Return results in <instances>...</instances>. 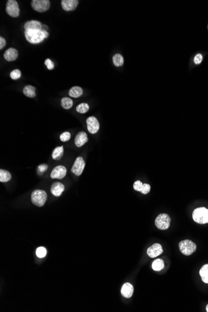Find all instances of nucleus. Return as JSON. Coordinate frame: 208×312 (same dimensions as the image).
Returning a JSON list of instances; mask_svg holds the SVG:
<instances>
[{"label":"nucleus","mask_w":208,"mask_h":312,"mask_svg":"<svg viewBox=\"0 0 208 312\" xmlns=\"http://www.w3.org/2000/svg\"><path fill=\"white\" fill-rule=\"evenodd\" d=\"M47 197V196L45 191L37 189L34 191L31 194V201L36 206L42 207L45 203Z\"/></svg>","instance_id":"3"},{"label":"nucleus","mask_w":208,"mask_h":312,"mask_svg":"<svg viewBox=\"0 0 208 312\" xmlns=\"http://www.w3.org/2000/svg\"><path fill=\"white\" fill-rule=\"evenodd\" d=\"M86 122L87 125V130L90 133L95 134L98 131L100 125L98 121L95 116H92L88 117L87 119Z\"/></svg>","instance_id":"9"},{"label":"nucleus","mask_w":208,"mask_h":312,"mask_svg":"<svg viewBox=\"0 0 208 312\" xmlns=\"http://www.w3.org/2000/svg\"><path fill=\"white\" fill-rule=\"evenodd\" d=\"M202 59H203V57L202 55V54H197L195 57H194V62L196 64H199L202 60Z\"/></svg>","instance_id":"34"},{"label":"nucleus","mask_w":208,"mask_h":312,"mask_svg":"<svg viewBox=\"0 0 208 312\" xmlns=\"http://www.w3.org/2000/svg\"><path fill=\"white\" fill-rule=\"evenodd\" d=\"M73 105L72 100L69 97H63L61 99V106L65 109H69Z\"/></svg>","instance_id":"24"},{"label":"nucleus","mask_w":208,"mask_h":312,"mask_svg":"<svg viewBox=\"0 0 208 312\" xmlns=\"http://www.w3.org/2000/svg\"><path fill=\"white\" fill-rule=\"evenodd\" d=\"M85 165V163L83 159L81 156H78L76 158L71 169V171L76 176H80L83 171Z\"/></svg>","instance_id":"8"},{"label":"nucleus","mask_w":208,"mask_h":312,"mask_svg":"<svg viewBox=\"0 0 208 312\" xmlns=\"http://www.w3.org/2000/svg\"><path fill=\"white\" fill-rule=\"evenodd\" d=\"M70 138V133L68 131H65L63 133H62L60 136V139L62 141H67L68 140H69Z\"/></svg>","instance_id":"29"},{"label":"nucleus","mask_w":208,"mask_h":312,"mask_svg":"<svg viewBox=\"0 0 208 312\" xmlns=\"http://www.w3.org/2000/svg\"><path fill=\"white\" fill-rule=\"evenodd\" d=\"M163 252V248L159 243H154L147 250V254L151 258H154Z\"/></svg>","instance_id":"11"},{"label":"nucleus","mask_w":208,"mask_h":312,"mask_svg":"<svg viewBox=\"0 0 208 312\" xmlns=\"http://www.w3.org/2000/svg\"><path fill=\"white\" fill-rule=\"evenodd\" d=\"M133 293V286L130 283H125L121 287V293L124 297L128 298H130Z\"/></svg>","instance_id":"15"},{"label":"nucleus","mask_w":208,"mask_h":312,"mask_svg":"<svg viewBox=\"0 0 208 312\" xmlns=\"http://www.w3.org/2000/svg\"><path fill=\"white\" fill-rule=\"evenodd\" d=\"M113 62L115 66L119 67L123 65L124 62V59L121 55H120V54H116L113 57Z\"/></svg>","instance_id":"25"},{"label":"nucleus","mask_w":208,"mask_h":312,"mask_svg":"<svg viewBox=\"0 0 208 312\" xmlns=\"http://www.w3.org/2000/svg\"><path fill=\"white\" fill-rule=\"evenodd\" d=\"M18 56L17 50L14 48H9L4 54V58L7 61L15 60Z\"/></svg>","instance_id":"16"},{"label":"nucleus","mask_w":208,"mask_h":312,"mask_svg":"<svg viewBox=\"0 0 208 312\" xmlns=\"http://www.w3.org/2000/svg\"><path fill=\"white\" fill-rule=\"evenodd\" d=\"M42 24L38 21L32 20L27 21L24 26L25 30L29 29H42Z\"/></svg>","instance_id":"17"},{"label":"nucleus","mask_w":208,"mask_h":312,"mask_svg":"<svg viewBox=\"0 0 208 312\" xmlns=\"http://www.w3.org/2000/svg\"><path fill=\"white\" fill-rule=\"evenodd\" d=\"M6 11L9 16L14 17H17L19 14V8L17 1L15 0L7 1Z\"/></svg>","instance_id":"7"},{"label":"nucleus","mask_w":208,"mask_h":312,"mask_svg":"<svg viewBox=\"0 0 208 312\" xmlns=\"http://www.w3.org/2000/svg\"><path fill=\"white\" fill-rule=\"evenodd\" d=\"M67 173V170L64 166H57L50 173V177L52 179H61L64 178Z\"/></svg>","instance_id":"10"},{"label":"nucleus","mask_w":208,"mask_h":312,"mask_svg":"<svg viewBox=\"0 0 208 312\" xmlns=\"http://www.w3.org/2000/svg\"><path fill=\"white\" fill-rule=\"evenodd\" d=\"M89 110V106L86 103H82L78 105L76 107V110L78 113H85Z\"/></svg>","instance_id":"26"},{"label":"nucleus","mask_w":208,"mask_h":312,"mask_svg":"<svg viewBox=\"0 0 208 312\" xmlns=\"http://www.w3.org/2000/svg\"><path fill=\"white\" fill-rule=\"evenodd\" d=\"M11 178V175L9 171L4 169L0 170V181L5 182L9 181Z\"/></svg>","instance_id":"23"},{"label":"nucleus","mask_w":208,"mask_h":312,"mask_svg":"<svg viewBox=\"0 0 208 312\" xmlns=\"http://www.w3.org/2000/svg\"><path fill=\"white\" fill-rule=\"evenodd\" d=\"M193 220L200 224L208 223V209L201 207L196 209L192 212Z\"/></svg>","instance_id":"2"},{"label":"nucleus","mask_w":208,"mask_h":312,"mask_svg":"<svg viewBox=\"0 0 208 312\" xmlns=\"http://www.w3.org/2000/svg\"><path fill=\"white\" fill-rule=\"evenodd\" d=\"M64 154V148L62 146L56 147L52 152V157L54 160H59Z\"/></svg>","instance_id":"20"},{"label":"nucleus","mask_w":208,"mask_h":312,"mask_svg":"<svg viewBox=\"0 0 208 312\" xmlns=\"http://www.w3.org/2000/svg\"><path fill=\"white\" fill-rule=\"evenodd\" d=\"M64 186L59 182H55L52 184L51 187H50V191L51 193L56 197L60 196L63 191H64Z\"/></svg>","instance_id":"14"},{"label":"nucleus","mask_w":208,"mask_h":312,"mask_svg":"<svg viewBox=\"0 0 208 312\" xmlns=\"http://www.w3.org/2000/svg\"><path fill=\"white\" fill-rule=\"evenodd\" d=\"M143 184L140 181H136L133 184V188L135 190L141 192V191L143 188Z\"/></svg>","instance_id":"30"},{"label":"nucleus","mask_w":208,"mask_h":312,"mask_svg":"<svg viewBox=\"0 0 208 312\" xmlns=\"http://www.w3.org/2000/svg\"><path fill=\"white\" fill-rule=\"evenodd\" d=\"M31 6L34 10L42 12L49 9L50 1L49 0H32Z\"/></svg>","instance_id":"6"},{"label":"nucleus","mask_w":208,"mask_h":312,"mask_svg":"<svg viewBox=\"0 0 208 312\" xmlns=\"http://www.w3.org/2000/svg\"><path fill=\"white\" fill-rule=\"evenodd\" d=\"M87 141V135L84 131H80L77 134L75 138V144L77 147H81Z\"/></svg>","instance_id":"13"},{"label":"nucleus","mask_w":208,"mask_h":312,"mask_svg":"<svg viewBox=\"0 0 208 312\" xmlns=\"http://www.w3.org/2000/svg\"><path fill=\"white\" fill-rule=\"evenodd\" d=\"M83 93V90L81 87L78 86H74L72 87L69 92V95L70 97H74V98H77L80 96H81Z\"/></svg>","instance_id":"18"},{"label":"nucleus","mask_w":208,"mask_h":312,"mask_svg":"<svg viewBox=\"0 0 208 312\" xmlns=\"http://www.w3.org/2000/svg\"><path fill=\"white\" fill-rule=\"evenodd\" d=\"M171 222L170 217L166 214H161L155 219L156 227L161 230H166L169 228Z\"/></svg>","instance_id":"5"},{"label":"nucleus","mask_w":208,"mask_h":312,"mask_svg":"<svg viewBox=\"0 0 208 312\" xmlns=\"http://www.w3.org/2000/svg\"><path fill=\"white\" fill-rule=\"evenodd\" d=\"M199 275L203 282L208 283V264H206L202 267L199 271Z\"/></svg>","instance_id":"21"},{"label":"nucleus","mask_w":208,"mask_h":312,"mask_svg":"<svg viewBox=\"0 0 208 312\" xmlns=\"http://www.w3.org/2000/svg\"><path fill=\"white\" fill-rule=\"evenodd\" d=\"M6 45V40L2 37H0V49H2Z\"/></svg>","instance_id":"35"},{"label":"nucleus","mask_w":208,"mask_h":312,"mask_svg":"<svg viewBox=\"0 0 208 312\" xmlns=\"http://www.w3.org/2000/svg\"><path fill=\"white\" fill-rule=\"evenodd\" d=\"M150 191V186L148 184H143V188L141 191V192L143 194H148Z\"/></svg>","instance_id":"33"},{"label":"nucleus","mask_w":208,"mask_h":312,"mask_svg":"<svg viewBox=\"0 0 208 312\" xmlns=\"http://www.w3.org/2000/svg\"><path fill=\"white\" fill-rule=\"evenodd\" d=\"M24 35L26 40L31 44H38L49 36V33L42 29L25 30Z\"/></svg>","instance_id":"1"},{"label":"nucleus","mask_w":208,"mask_h":312,"mask_svg":"<svg viewBox=\"0 0 208 312\" xmlns=\"http://www.w3.org/2000/svg\"><path fill=\"white\" fill-rule=\"evenodd\" d=\"M78 4V0H62L61 4L62 9L66 11L74 10Z\"/></svg>","instance_id":"12"},{"label":"nucleus","mask_w":208,"mask_h":312,"mask_svg":"<svg viewBox=\"0 0 208 312\" xmlns=\"http://www.w3.org/2000/svg\"><path fill=\"white\" fill-rule=\"evenodd\" d=\"M179 248L182 254L185 255H190L196 251V245L191 240H184L179 242Z\"/></svg>","instance_id":"4"},{"label":"nucleus","mask_w":208,"mask_h":312,"mask_svg":"<svg viewBox=\"0 0 208 312\" xmlns=\"http://www.w3.org/2000/svg\"><path fill=\"white\" fill-rule=\"evenodd\" d=\"M48 168V166L45 164H40L37 167V173L41 175L42 174V173H44V171H45L47 170Z\"/></svg>","instance_id":"31"},{"label":"nucleus","mask_w":208,"mask_h":312,"mask_svg":"<svg viewBox=\"0 0 208 312\" xmlns=\"http://www.w3.org/2000/svg\"><path fill=\"white\" fill-rule=\"evenodd\" d=\"M44 64L47 66V69L49 70H52L54 67V64L53 62H52V60L50 59H47L45 60Z\"/></svg>","instance_id":"32"},{"label":"nucleus","mask_w":208,"mask_h":312,"mask_svg":"<svg viewBox=\"0 0 208 312\" xmlns=\"http://www.w3.org/2000/svg\"><path fill=\"white\" fill-rule=\"evenodd\" d=\"M35 253H36V255L39 258H43V257H44L46 255V254H47V250H46V249L44 247H38L36 249Z\"/></svg>","instance_id":"27"},{"label":"nucleus","mask_w":208,"mask_h":312,"mask_svg":"<svg viewBox=\"0 0 208 312\" xmlns=\"http://www.w3.org/2000/svg\"><path fill=\"white\" fill-rule=\"evenodd\" d=\"M35 88L32 85H26L23 88V93L27 97L33 98L35 96Z\"/></svg>","instance_id":"19"},{"label":"nucleus","mask_w":208,"mask_h":312,"mask_svg":"<svg viewBox=\"0 0 208 312\" xmlns=\"http://www.w3.org/2000/svg\"><path fill=\"white\" fill-rule=\"evenodd\" d=\"M164 262L162 259L158 258L152 263V268L155 271H160L164 268Z\"/></svg>","instance_id":"22"},{"label":"nucleus","mask_w":208,"mask_h":312,"mask_svg":"<svg viewBox=\"0 0 208 312\" xmlns=\"http://www.w3.org/2000/svg\"><path fill=\"white\" fill-rule=\"evenodd\" d=\"M21 71L18 69H15L14 70H12L11 73H10V77L13 80H16L17 78H19L20 77H21Z\"/></svg>","instance_id":"28"},{"label":"nucleus","mask_w":208,"mask_h":312,"mask_svg":"<svg viewBox=\"0 0 208 312\" xmlns=\"http://www.w3.org/2000/svg\"><path fill=\"white\" fill-rule=\"evenodd\" d=\"M206 311L208 312V305L206 306Z\"/></svg>","instance_id":"36"}]
</instances>
